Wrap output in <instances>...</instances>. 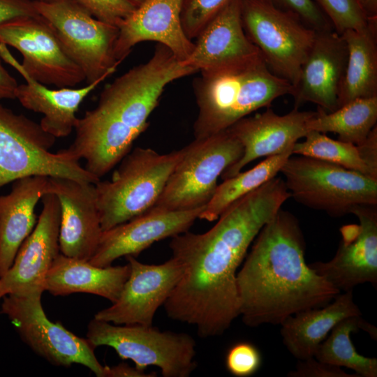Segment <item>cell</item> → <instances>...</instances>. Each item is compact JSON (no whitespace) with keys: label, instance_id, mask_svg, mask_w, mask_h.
<instances>
[{"label":"cell","instance_id":"obj_16","mask_svg":"<svg viewBox=\"0 0 377 377\" xmlns=\"http://www.w3.org/2000/svg\"><path fill=\"white\" fill-rule=\"evenodd\" d=\"M43 208L37 223L20 246L8 270L0 277V297L44 292L46 275L61 253L59 248L60 205L51 193L42 198Z\"/></svg>","mask_w":377,"mask_h":377},{"label":"cell","instance_id":"obj_42","mask_svg":"<svg viewBox=\"0 0 377 377\" xmlns=\"http://www.w3.org/2000/svg\"><path fill=\"white\" fill-rule=\"evenodd\" d=\"M131 1H132L137 6V7H138L147 0H131Z\"/></svg>","mask_w":377,"mask_h":377},{"label":"cell","instance_id":"obj_24","mask_svg":"<svg viewBox=\"0 0 377 377\" xmlns=\"http://www.w3.org/2000/svg\"><path fill=\"white\" fill-rule=\"evenodd\" d=\"M49 177L18 179L13 182L9 193L0 195V277L10 267L20 246L37 223L35 208L48 193Z\"/></svg>","mask_w":377,"mask_h":377},{"label":"cell","instance_id":"obj_30","mask_svg":"<svg viewBox=\"0 0 377 377\" xmlns=\"http://www.w3.org/2000/svg\"><path fill=\"white\" fill-rule=\"evenodd\" d=\"M293 155V148L267 157L253 168L239 172L218 185L214 195L206 205L199 219L214 221L232 202L252 192L276 177L287 159Z\"/></svg>","mask_w":377,"mask_h":377},{"label":"cell","instance_id":"obj_1","mask_svg":"<svg viewBox=\"0 0 377 377\" xmlns=\"http://www.w3.org/2000/svg\"><path fill=\"white\" fill-rule=\"evenodd\" d=\"M270 180L237 199L203 233L185 232L170 242L182 276L163 304L172 320L193 325L202 338L222 335L239 316L237 269L251 243L287 200Z\"/></svg>","mask_w":377,"mask_h":377},{"label":"cell","instance_id":"obj_8","mask_svg":"<svg viewBox=\"0 0 377 377\" xmlns=\"http://www.w3.org/2000/svg\"><path fill=\"white\" fill-rule=\"evenodd\" d=\"M297 202L333 216L377 205V179L305 156H290L280 170Z\"/></svg>","mask_w":377,"mask_h":377},{"label":"cell","instance_id":"obj_21","mask_svg":"<svg viewBox=\"0 0 377 377\" xmlns=\"http://www.w3.org/2000/svg\"><path fill=\"white\" fill-rule=\"evenodd\" d=\"M183 0H147L119 27L114 48L121 63L132 48L142 41H155L168 47L184 61L191 54L194 43L187 38L181 23Z\"/></svg>","mask_w":377,"mask_h":377},{"label":"cell","instance_id":"obj_12","mask_svg":"<svg viewBox=\"0 0 377 377\" xmlns=\"http://www.w3.org/2000/svg\"><path fill=\"white\" fill-rule=\"evenodd\" d=\"M42 294L6 295L1 313L14 325L22 341L50 364L61 367L78 364L103 377L104 366L96 358L95 348L87 339L49 320L41 303Z\"/></svg>","mask_w":377,"mask_h":377},{"label":"cell","instance_id":"obj_13","mask_svg":"<svg viewBox=\"0 0 377 377\" xmlns=\"http://www.w3.org/2000/svg\"><path fill=\"white\" fill-rule=\"evenodd\" d=\"M0 43L21 53L20 66L40 83L62 88L85 80L82 69L67 54L52 25L39 14L0 25Z\"/></svg>","mask_w":377,"mask_h":377},{"label":"cell","instance_id":"obj_11","mask_svg":"<svg viewBox=\"0 0 377 377\" xmlns=\"http://www.w3.org/2000/svg\"><path fill=\"white\" fill-rule=\"evenodd\" d=\"M34 2L82 69L87 84L105 80L116 71L120 64L114 56L119 27L96 19L73 0Z\"/></svg>","mask_w":377,"mask_h":377},{"label":"cell","instance_id":"obj_39","mask_svg":"<svg viewBox=\"0 0 377 377\" xmlns=\"http://www.w3.org/2000/svg\"><path fill=\"white\" fill-rule=\"evenodd\" d=\"M156 372L147 373L132 367L126 363H119L115 366H104L103 377H155Z\"/></svg>","mask_w":377,"mask_h":377},{"label":"cell","instance_id":"obj_22","mask_svg":"<svg viewBox=\"0 0 377 377\" xmlns=\"http://www.w3.org/2000/svg\"><path fill=\"white\" fill-rule=\"evenodd\" d=\"M0 54L2 59L26 80V84H18L15 98L27 110L43 114L39 124L54 138L66 137L71 133L77 120L76 112L80 105L104 80L100 79L80 88L49 89L25 73L3 43H0Z\"/></svg>","mask_w":377,"mask_h":377},{"label":"cell","instance_id":"obj_25","mask_svg":"<svg viewBox=\"0 0 377 377\" xmlns=\"http://www.w3.org/2000/svg\"><path fill=\"white\" fill-rule=\"evenodd\" d=\"M130 269L128 263L101 267L93 265L87 260L60 253L46 275L45 290L54 296L90 293L114 303L128 278Z\"/></svg>","mask_w":377,"mask_h":377},{"label":"cell","instance_id":"obj_7","mask_svg":"<svg viewBox=\"0 0 377 377\" xmlns=\"http://www.w3.org/2000/svg\"><path fill=\"white\" fill-rule=\"evenodd\" d=\"M243 147L227 129L200 139L179 150V156L153 209H192L205 206L223 172L237 161Z\"/></svg>","mask_w":377,"mask_h":377},{"label":"cell","instance_id":"obj_2","mask_svg":"<svg viewBox=\"0 0 377 377\" xmlns=\"http://www.w3.org/2000/svg\"><path fill=\"white\" fill-rule=\"evenodd\" d=\"M304 251L296 217L281 208L260 230L237 272L239 316L246 325H281L341 293L306 264Z\"/></svg>","mask_w":377,"mask_h":377},{"label":"cell","instance_id":"obj_31","mask_svg":"<svg viewBox=\"0 0 377 377\" xmlns=\"http://www.w3.org/2000/svg\"><path fill=\"white\" fill-rule=\"evenodd\" d=\"M304 138V140L295 143L293 154L325 161L377 179V168L364 159L358 146L314 131H309Z\"/></svg>","mask_w":377,"mask_h":377},{"label":"cell","instance_id":"obj_26","mask_svg":"<svg viewBox=\"0 0 377 377\" xmlns=\"http://www.w3.org/2000/svg\"><path fill=\"white\" fill-rule=\"evenodd\" d=\"M353 290L339 293L327 305L306 309L288 317L281 324L283 343L297 360L313 357L319 345L341 320L361 316Z\"/></svg>","mask_w":377,"mask_h":377},{"label":"cell","instance_id":"obj_5","mask_svg":"<svg viewBox=\"0 0 377 377\" xmlns=\"http://www.w3.org/2000/svg\"><path fill=\"white\" fill-rule=\"evenodd\" d=\"M179 156L137 147L120 161L110 181L95 184L103 231L125 223L156 203Z\"/></svg>","mask_w":377,"mask_h":377},{"label":"cell","instance_id":"obj_3","mask_svg":"<svg viewBox=\"0 0 377 377\" xmlns=\"http://www.w3.org/2000/svg\"><path fill=\"white\" fill-rule=\"evenodd\" d=\"M195 73L168 47L158 43L147 62L108 84L96 107L77 118L75 137L67 149L84 159V168L100 179L120 163L147 128L165 87Z\"/></svg>","mask_w":377,"mask_h":377},{"label":"cell","instance_id":"obj_32","mask_svg":"<svg viewBox=\"0 0 377 377\" xmlns=\"http://www.w3.org/2000/svg\"><path fill=\"white\" fill-rule=\"evenodd\" d=\"M339 34L347 30H361L369 22L355 0H314Z\"/></svg>","mask_w":377,"mask_h":377},{"label":"cell","instance_id":"obj_44","mask_svg":"<svg viewBox=\"0 0 377 377\" xmlns=\"http://www.w3.org/2000/svg\"><path fill=\"white\" fill-rule=\"evenodd\" d=\"M0 299H1V298L0 297Z\"/></svg>","mask_w":377,"mask_h":377},{"label":"cell","instance_id":"obj_35","mask_svg":"<svg viewBox=\"0 0 377 377\" xmlns=\"http://www.w3.org/2000/svg\"><path fill=\"white\" fill-rule=\"evenodd\" d=\"M261 364L260 350L247 341H240L232 346L226 356L227 370L237 377H249L255 374Z\"/></svg>","mask_w":377,"mask_h":377},{"label":"cell","instance_id":"obj_15","mask_svg":"<svg viewBox=\"0 0 377 377\" xmlns=\"http://www.w3.org/2000/svg\"><path fill=\"white\" fill-rule=\"evenodd\" d=\"M351 213L360 223L340 228L341 242L334 258L309 264L340 292L364 283L377 285L376 205H358Z\"/></svg>","mask_w":377,"mask_h":377},{"label":"cell","instance_id":"obj_19","mask_svg":"<svg viewBox=\"0 0 377 377\" xmlns=\"http://www.w3.org/2000/svg\"><path fill=\"white\" fill-rule=\"evenodd\" d=\"M348 55L342 35L334 29L316 31L311 51L293 87L295 108L311 102L326 112L338 109Z\"/></svg>","mask_w":377,"mask_h":377},{"label":"cell","instance_id":"obj_27","mask_svg":"<svg viewBox=\"0 0 377 377\" xmlns=\"http://www.w3.org/2000/svg\"><path fill=\"white\" fill-rule=\"evenodd\" d=\"M348 47V61L339 95V108L355 99L377 96V18L361 30L341 34Z\"/></svg>","mask_w":377,"mask_h":377},{"label":"cell","instance_id":"obj_33","mask_svg":"<svg viewBox=\"0 0 377 377\" xmlns=\"http://www.w3.org/2000/svg\"><path fill=\"white\" fill-rule=\"evenodd\" d=\"M230 0H183L181 23L188 38H196L210 20Z\"/></svg>","mask_w":377,"mask_h":377},{"label":"cell","instance_id":"obj_10","mask_svg":"<svg viewBox=\"0 0 377 377\" xmlns=\"http://www.w3.org/2000/svg\"><path fill=\"white\" fill-rule=\"evenodd\" d=\"M244 32L276 76L297 84L316 31L267 0H241Z\"/></svg>","mask_w":377,"mask_h":377},{"label":"cell","instance_id":"obj_40","mask_svg":"<svg viewBox=\"0 0 377 377\" xmlns=\"http://www.w3.org/2000/svg\"><path fill=\"white\" fill-rule=\"evenodd\" d=\"M1 59L0 54V102L5 99H15L18 86L15 77L2 65Z\"/></svg>","mask_w":377,"mask_h":377},{"label":"cell","instance_id":"obj_20","mask_svg":"<svg viewBox=\"0 0 377 377\" xmlns=\"http://www.w3.org/2000/svg\"><path fill=\"white\" fill-rule=\"evenodd\" d=\"M316 112L300 111L295 108L283 115L267 108L252 117H245L228 130L243 147V154L226 168L221 177L224 180L235 176L248 163L263 156L276 155L293 148L309 132L308 121Z\"/></svg>","mask_w":377,"mask_h":377},{"label":"cell","instance_id":"obj_37","mask_svg":"<svg viewBox=\"0 0 377 377\" xmlns=\"http://www.w3.org/2000/svg\"><path fill=\"white\" fill-rule=\"evenodd\" d=\"M290 377H359L349 374L341 367L320 362L314 357L298 360L295 369L288 374Z\"/></svg>","mask_w":377,"mask_h":377},{"label":"cell","instance_id":"obj_28","mask_svg":"<svg viewBox=\"0 0 377 377\" xmlns=\"http://www.w3.org/2000/svg\"><path fill=\"white\" fill-rule=\"evenodd\" d=\"M364 330L376 339V328L361 316L347 317L339 321L317 348L314 357L318 360L353 370L359 377L377 376V359L357 353L350 334Z\"/></svg>","mask_w":377,"mask_h":377},{"label":"cell","instance_id":"obj_14","mask_svg":"<svg viewBox=\"0 0 377 377\" xmlns=\"http://www.w3.org/2000/svg\"><path fill=\"white\" fill-rule=\"evenodd\" d=\"M126 259L130 274L118 299L94 318L114 325L151 326L158 309L180 281L184 267L173 257L159 265L145 264L132 256Z\"/></svg>","mask_w":377,"mask_h":377},{"label":"cell","instance_id":"obj_29","mask_svg":"<svg viewBox=\"0 0 377 377\" xmlns=\"http://www.w3.org/2000/svg\"><path fill=\"white\" fill-rule=\"evenodd\" d=\"M377 121V96L355 99L331 112L318 109L308 121V131L338 135V140L355 145L363 143Z\"/></svg>","mask_w":377,"mask_h":377},{"label":"cell","instance_id":"obj_9","mask_svg":"<svg viewBox=\"0 0 377 377\" xmlns=\"http://www.w3.org/2000/svg\"><path fill=\"white\" fill-rule=\"evenodd\" d=\"M86 339L94 348H112L140 370L156 366L164 377H188L198 365L195 341L186 333L161 331L152 325H114L94 318Z\"/></svg>","mask_w":377,"mask_h":377},{"label":"cell","instance_id":"obj_34","mask_svg":"<svg viewBox=\"0 0 377 377\" xmlns=\"http://www.w3.org/2000/svg\"><path fill=\"white\" fill-rule=\"evenodd\" d=\"M96 19L119 27L137 6L131 0H73Z\"/></svg>","mask_w":377,"mask_h":377},{"label":"cell","instance_id":"obj_36","mask_svg":"<svg viewBox=\"0 0 377 377\" xmlns=\"http://www.w3.org/2000/svg\"><path fill=\"white\" fill-rule=\"evenodd\" d=\"M267 1L281 10L295 14L316 31L334 29L329 19L313 0Z\"/></svg>","mask_w":377,"mask_h":377},{"label":"cell","instance_id":"obj_23","mask_svg":"<svg viewBox=\"0 0 377 377\" xmlns=\"http://www.w3.org/2000/svg\"><path fill=\"white\" fill-rule=\"evenodd\" d=\"M183 61L196 72L214 69L260 53L246 36L241 18V0H230L196 37Z\"/></svg>","mask_w":377,"mask_h":377},{"label":"cell","instance_id":"obj_17","mask_svg":"<svg viewBox=\"0 0 377 377\" xmlns=\"http://www.w3.org/2000/svg\"><path fill=\"white\" fill-rule=\"evenodd\" d=\"M205 206L179 211L150 208L125 223L103 231L98 246L89 261L96 267H105L120 257H136L154 242L188 231Z\"/></svg>","mask_w":377,"mask_h":377},{"label":"cell","instance_id":"obj_6","mask_svg":"<svg viewBox=\"0 0 377 377\" xmlns=\"http://www.w3.org/2000/svg\"><path fill=\"white\" fill-rule=\"evenodd\" d=\"M54 136L39 124L0 103V188L27 176L65 177L97 183L100 179L67 149L52 153Z\"/></svg>","mask_w":377,"mask_h":377},{"label":"cell","instance_id":"obj_43","mask_svg":"<svg viewBox=\"0 0 377 377\" xmlns=\"http://www.w3.org/2000/svg\"><path fill=\"white\" fill-rule=\"evenodd\" d=\"M34 1H39V2H45V3H48V2H52V1H54L55 0H32Z\"/></svg>","mask_w":377,"mask_h":377},{"label":"cell","instance_id":"obj_41","mask_svg":"<svg viewBox=\"0 0 377 377\" xmlns=\"http://www.w3.org/2000/svg\"><path fill=\"white\" fill-rule=\"evenodd\" d=\"M368 19L377 18V0H355Z\"/></svg>","mask_w":377,"mask_h":377},{"label":"cell","instance_id":"obj_18","mask_svg":"<svg viewBox=\"0 0 377 377\" xmlns=\"http://www.w3.org/2000/svg\"><path fill=\"white\" fill-rule=\"evenodd\" d=\"M49 181L48 193L54 194L60 205V252L89 260L103 232L95 184L65 177H49Z\"/></svg>","mask_w":377,"mask_h":377},{"label":"cell","instance_id":"obj_38","mask_svg":"<svg viewBox=\"0 0 377 377\" xmlns=\"http://www.w3.org/2000/svg\"><path fill=\"white\" fill-rule=\"evenodd\" d=\"M38 15L32 0H0V25Z\"/></svg>","mask_w":377,"mask_h":377},{"label":"cell","instance_id":"obj_4","mask_svg":"<svg viewBox=\"0 0 377 377\" xmlns=\"http://www.w3.org/2000/svg\"><path fill=\"white\" fill-rule=\"evenodd\" d=\"M200 73L193 82L198 108L195 139L226 131L253 112L268 108L277 98L293 92V86L275 75L260 53Z\"/></svg>","mask_w":377,"mask_h":377}]
</instances>
